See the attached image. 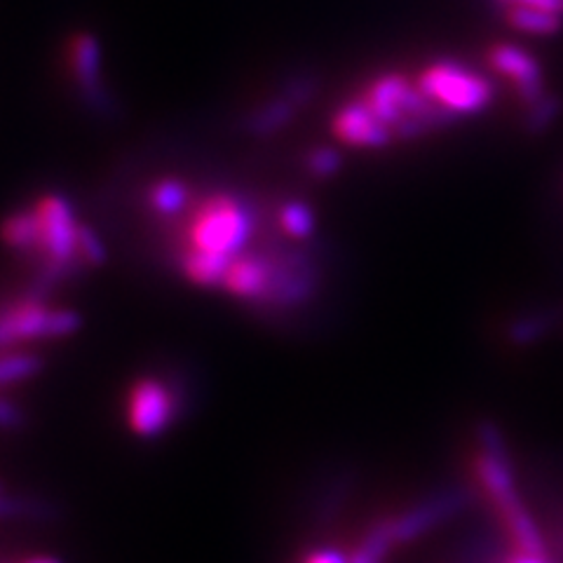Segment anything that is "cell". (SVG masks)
<instances>
[{
	"mask_svg": "<svg viewBox=\"0 0 563 563\" xmlns=\"http://www.w3.org/2000/svg\"><path fill=\"white\" fill-rule=\"evenodd\" d=\"M477 439L479 453L474 457V474H477L479 486L486 490L490 505L496 507L509 540L515 542L517 552L544 554V542L538 526L519 500L512 465H509L500 430L493 422H482L477 428Z\"/></svg>",
	"mask_w": 563,
	"mask_h": 563,
	"instance_id": "6da1fadb",
	"label": "cell"
},
{
	"mask_svg": "<svg viewBox=\"0 0 563 563\" xmlns=\"http://www.w3.org/2000/svg\"><path fill=\"white\" fill-rule=\"evenodd\" d=\"M254 217L240 200L214 196L198 207L188 225V250L238 258L254 235Z\"/></svg>",
	"mask_w": 563,
	"mask_h": 563,
	"instance_id": "7a4b0ae2",
	"label": "cell"
},
{
	"mask_svg": "<svg viewBox=\"0 0 563 563\" xmlns=\"http://www.w3.org/2000/svg\"><path fill=\"white\" fill-rule=\"evenodd\" d=\"M35 217L41 223V250L45 256L41 282L55 285L59 279H66L76 273L80 263L78 254V231L80 221L76 209L62 196H45L33 207Z\"/></svg>",
	"mask_w": 563,
	"mask_h": 563,
	"instance_id": "3957f363",
	"label": "cell"
},
{
	"mask_svg": "<svg viewBox=\"0 0 563 563\" xmlns=\"http://www.w3.org/2000/svg\"><path fill=\"white\" fill-rule=\"evenodd\" d=\"M80 329V314L68 308H49L38 296L0 308V350L26 341L64 339Z\"/></svg>",
	"mask_w": 563,
	"mask_h": 563,
	"instance_id": "277c9868",
	"label": "cell"
},
{
	"mask_svg": "<svg viewBox=\"0 0 563 563\" xmlns=\"http://www.w3.org/2000/svg\"><path fill=\"white\" fill-rule=\"evenodd\" d=\"M416 82L434 103H442L455 115L482 113L493 101V85L484 76L453 62L428 66Z\"/></svg>",
	"mask_w": 563,
	"mask_h": 563,
	"instance_id": "5b68a950",
	"label": "cell"
},
{
	"mask_svg": "<svg viewBox=\"0 0 563 563\" xmlns=\"http://www.w3.org/2000/svg\"><path fill=\"white\" fill-rule=\"evenodd\" d=\"M128 426L136 437L155 439L174 426L184 413V395L169 380L139 378L128 395Z\"/></svg>",
	"mask_w": 563,
	"mask_h": 563,
	"instance_id": "8992f818",
	"label": "cell"
},
{
	"mask_svg": "<svg viewBox=\"0 0 563 563\" xmlns=\"http://www.w3.org/2000/svg\"><path fill=\"white\" fill-rule=\"evenodd\" d=\"M362 99L372 106V111L390 128H395L404 115L420 113L434 103L420 90L418 82H411L409 78H404L399 74H385L368 82Z\"/></svg>",
	"mask_w": 563,
	"mask_h": 563,
	"instance_id": "52a82bcc",
	"label": "cell"
},
{
	"mask_svg": "<svg viewBox=\"0 0 563 563\" xmlns=\"http://www.w3.org/2000/svg\"><path fill=\"white\" fill-rule=\"evenodd\" d=\"M331 132L341 144L355 148H385L395 141L393 128L385 120H380L364 99L343 103L333 113Z\"/></svg>",
	"mask_w": 563,
	"mask_h": 563,
	"instance_id": "ba28073f",
	"label": "cell"
},
{
	"mask_svg": "<svg viewBox=\"0 0 563 563\" xmlns=\"http://www.w3.org/2000/svg\"><path fill=\"white\" fill-rule=\"evenodd\" d=\"M465 505H467V493L463 490L439 493V496L407 509V512H401L397 517H387L385 519L387 533H390L395 544H407L420 538L422 533H428L437 523H442L455 512H461Z\"/></svg>",
	"mask_w": 563,
	"mask_h": 563,
	"instance_id": "9c48e42d",
	"label": "cell"
},
{
	"mask_svg": "<svg viewBox=\"0 0 563 563\" xmlns=\"http://www.w3.org/2000/svg\"><path fill=\"white\" fill-rule=\"evenodd\" d=\"M68 66L87 103L99 113H109L113 103L101 82V47L92 33H78L70 38Z\"/></svg>",
	"mask_w": 563,
	"mask_h": 563,
	"instance_id": "30bf717a",
	"label": "cell"
},
{
	"mask_svg": "<svg viewBox=\"0 0 563 563\" xmlns=\"http://www.w3.org/2000/svg\"><path fill=\"white\" fill-rule=\"evenodd\" d=\"M490 66L515 82L521 106H533L544 95V78L538 59L517 45H496L488 52Z\"/></svg>",
	"mask_w": 563,
	"mask_h": 563,
	"instance_id": "8fae6325",
	"label": "cell"
},
{
	"mask_svg": "<svg viewBox=\"0 0 563 563\" xmlns=\"http://www.w3.org/2000/svg\"><path fill=\"white\" fill-rule=\"evenodd\" d=\"M273 277V258L258 254H240L233 258L223 279V289L244 301H261Z\"/></svg>",
	"mask_w": 563,
	"mask_h": 563,
	"instance_id": "7c38bea8",
	"label": "cell"
},
{
	"mask_svg": "<svg viewBox=\"0 0 563 563\" xmlns=\"http://www.w3.org/2000/svg\"><path fill=\"white\" fill-rule=\"evenodd\" d=\"M181 268L184 275L196 282L200 287H223V279L228 275V268H231L233 258L219 256V254H207L198 250H186L181 254Z\"/></svg>",
	"mask_w": 563,
	"mask_h": 563,
	"instance_id": "4fadbf2b",
	"label": "cell"
},
{
	"mask_svg": "<svg viewBox=\"0 0 563 563\" xmlns=\"http://www.w3.org/2000/svg\"><path fill=\"white\" fill-rule=\"evenodd\" d=\"M0 238L12 250L22 252V254H38L41 250V223L35 211H14L12 217H8L0 225Z\"/></svg>",
	"mask_w": 563,
	"mask_h": 563,
	"instance_id": "5bb4252c",
	"label": "cell"
},
{
	"mask_svg": "<svg viewBox=\"0 0 563 563\" xmlns=\"http://www.w3.org/2000/svg\"><path fill=\"white\" fill-rule=\"evenodd\" d=\"M457 118H461V115H455L453 111L444 109L442 103H432L430 109H426V111L404 115L393 128V134H395L397 141H411V139H418V136L428 134V132L449 128V125H453Z\"/></svg>",
	"mask_w": 563,
	"mask_h": 563,
	"instance_id": "9a60e30c",
	"label": "cell"
},
{
	"mask_svg": "<svg viewBox=\"0 0 563 563\" xmlns=\"http://www.w3.org/2000/svg\"><path fill=\"white\" fill-rule=\"evenodd\" d=\"M505 20L509 22V26L531 35H554L563 29V14L544 10V8H531V5L507 8Z\"/></svg>",
	"mask_w": 563,
	"mask_h": 563,
	"instance_id": "2e32d148",
	"label": "cell"
},
{
	"mask_svg": "<svg viewBox=\"0 0 563 563\" xmlns=\"http://www.w3.org/2000/svg\"><path fill=\"white\" fill-rule=\"evenodd\" d=\"M296 109L298 106L287 95H279V97L271 99L268 103H263L258 111H254L250 115V120H246V132L258 134V136L279 132L282 128H287L294 120Z\"/></svg>",
	"mask_w": 563,
	"mask_h": 563,
	"instance_id": "e0dca14e",
	"label": "cell"
},
{
	"mask_svg": "<svg viewBox=\"0 0 563 563\" xmlns=\"http://www.w3.org/2000/svg\"><path fill=\"white\" fill-rule=\"evenodd\" d=\"M556 320L559 314L554 310H540V312H528L523 317H517V320L507 327V341L519 347L531 345L540 341L544 333H550Z\"/></svg>",
	"mask_w": 563,
	"mask_h": 563,
	"instance_id": "ac0fdd59",
	"label": "cell"
},
{
	"mask_svg": "<svg viewBox=\"0 0 563 563\" xmlns=\"http://www.w3.org/2000/svg\"><path fill=\"white\" fill-rule=\"evenodd\" d=\"M148 202L155 214L176 217L190 205V188L179 179H161L151 186Z\"/></svg>",
	"mask_w": 563,
	"mask_h": 563,
	"instance_id": "d6986e66",
	"label": "cell"
},
{
	"mask_svg": "<svg viewBox=\"0 0 563 563\" xmlns=\"http://www.w3.org/2000/svg\"><path fill=\"white\" fill-rule=\"evenodd\" d=\"M41 368L43 360L33 352H16L14 347L0 350V390L38 376Z\"/></svg>",
	"mask_w": 563,
	"mask_h": 563,
	"instance_id": "ffe728a7",
	"label": "cell"
},
{
	"mask_svg": "<svg viewBox=\"0 0 563 563\" xmlns=\"http://www.w3.org/2000/svg\"><path fill=\"white\" fill-rule=\"evenodd\" d=\"M277 221H279L282 233L289 235L291 240H308L314 233V225H317L314 209L301 200H291L282 205Z\"/></svg>",
	"mask_w": 563,
	"mask_h": 563,
	"instance_id": "44dd1931",
	"label": "cell"
},
{
	"mask_svg": "<svg viewBox=\"0 0 563 563\" xmlns=\"http://www.w3.org/2000/svg\"><path fill=\"white\" fill-rule=\"evenodd\" d=\"M393 548H395V542H393L390 533H387V526L383 519L376 526L368 528L364 538L360 540L357 550L352 552V556L347 561L350 563H385V559H387V554H390Z\"/></svg>",
	"mask_w": 563,
	"mask_h": 563,
	"instance_id": "7402d4cb",
	"label": "cell"
},
{
	"mask_svg": "<svg viewBox=\"0 0 563 563\" xmlns=\"http://www.w3.org/2000/svg\"><path fill=\"white\" fill-rule=\"evenodd\" d=\"M563 101L554 92H544L533 106H528L523 115V130L528 134H542L561 115Z\"/></svg>",
	"mask_w": 563,
	"mask_h": 563,
	"instance_id": "603a6c76",
	"label": "cell"
},
{
	"mask_svg": "<svg viewBox=\"0 0 563 563\" xmlns=\"http://www.w3.org/2000/svg\"><path fill=\"white\" fill-rule=\"evenodd\" d=\"M306 167L314 179H331L343 167V155L336 148H312L306 157Z\"/></svg>",
	"mask_w": 563,
	"mask_h": 563,
	"instance_id": "cb8c5ba5",
	"label": "cell"
},
{
	"mask_svg": "<svg viewBox=\"0 0 563 563\" xmlns=\"http://www.w3.org/2000/svg\"><path fill=\"white\" fill-rule=\"evenodd\" d=\"M78 254H80V261L87 263V266H101V263H106V258H109L103 240L95 233V228L87 223H80Z\"/></svg>",
	"mask_w": 563,
	"mask_h": 563,
	"instance_id": "d4e9b609",
	"label": "cell"
},
{
	"mask_svg": "<svg viewBox=\"0 0 563 563\" xmlns=\"http://www.w3.org/2000/svg\"><path fill=\"white\" fill-rule=\"evenodd\" d=\"M24 426V411L10 397H0V430H20Z\"/></svg>",
	"mask_w": 563,
	"mask_h": 563,
	"instance_id": "484cf974",
	"label": "cell"
},
{
	"mask_svg": "<svg viewBox=\"0 0 563 563\" xmlns=\"http://www.w3.org/2000/svg\"><path fill=\"white\" fill-rule=\"evenodd\" d=\"M493 3L500 8H512V5H531V8H544L563 14V0H493Z\"/></svg>",
	"mask_w": 563,
	"mask_h": 563,
	"instance_id": "4316f807",
	"label": "cell"
},
{
	"mask_svg": "<svg viewBox=\"0 0 563 563\" xmlns=\"http://www.w3.org/2000/svg\"><path fill=\"white\" fill-rule=\"evenodd\" d=\"M303 563H350L339 550L322 548V550H312L306 554Z\"/></svg>",
	"mask_w": 563,
	"mask_h": 563,
	"instance_id": "83f0119b",
	"label": "cell"
},
{
	"mask_svg": "<svg viewBox=\"0 0 563 563\" xmlns=\"http://www.w3.org/2000/svg\"><path fill=\"white\" fill-rule=\"evenodd\" d=\"M507 563H550L544 554H528V552H517L515 556H509Z\"/></svg>",
	"mask_w": 563,
	"mask_h": 563,
	"instance_id": "f1b7e54d",
	"label": "cell"
},
{
	"mask_svg": "<svg viewBox=\"0 0 563 563\" xmlns=\"http://www.w3.org/2000/svg\"><path fill=\"white\" fill-rule=\"evenodd\" d=\"M20 563H62L59 559H55V556H29V559H22Z\"/></svg>",
	"mask_w": 563,
	"mask_h": 563,
	"instance_id": "f546056e",
	"label": "cell"
},
{
	"mask_svg": "<svg viewBox=\"0 0 563 563\" xmlns=\"http://www.w3.org/2000/svg\"><path fill=\"white\" fill-rule=\"evenodd\" d=\"M0 493H3V488H0Z\"/></svg>",
	"mask_w": 563,
	"mask_h": 563,
	"instance_id": "4dcf8cb0",
	"label": "cell"
}]
</instances>
